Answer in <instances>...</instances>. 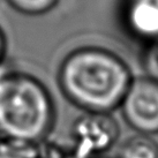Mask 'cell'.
Returning a JSON list of instances; mask_svg holds the SVG:
<instances>
[{
	"label": "cell",
	"mask_w": 158,
	"mask_h": 158,
	"mask_svg": "<svg viewBox=\"0 0 158 158\" xmlns=\"http://www.w3.org/2000/svg\"><path fill=\"white\" fill-rule=\"evenodd\" d=\"M134 76L118 54L99 46H81L60 62L58 85L82 112L112 113L119 109Z\"/></svg>",
	"instance_id": "1"
},
{
	"label": "cell",
	"mask_w": 158,
	"mask_h": 158,
	"mask_svg": "<svg viewBox=\"0 0 158 158\" xmlns=\"http://www.w3.org/2000/svg\"><path fill=\"white\" fill-rule=\"evenodd\" d=\"M54 120L52 96L42 81L0 69V137L44 142Z\"/></svg>",
	"instance_id": "2"
},
{
	"label": "cell",
	"mask_w": 158,
	"mask_h": 158,
	"mask_svg": "<svg viewBox=\"0 0 158 158\" xmlns=\"http://www.w3.org/2000/svg\"><path fill=\"white\" fill-rule=\"evenodd\" d=\"M120 133L112 113L82 112L73 123L70 144L81 158H99L118 142Z\"/></svg>",
	"instance_id": "3"
},
{
	"label": "cell",
	"mask_w": 158,
	"mask_h": 158,
	"mask_svg": "<svg viewBox=\"0 0 158 158\" xmlns=\"http://www.w3.org/2000/svg\"><path fill=\"white\" fill-rule=\"evenodd\" d=\"M119 110L135 133L158 135V82L144 75L134 76Z\"/></svg>",
	"instance_id": "4"
},
{
	"label": "cell",
	"mask_w": 158,
	"mask_h": 158,
	"mask_svg": "<svg viewBox=\"0 0 158 158\" xmlns=\"http://www.w3.org/2000/svg\"><path fill=\"white\" fill-rule=\"evenodd\" d=\"M123 20L139 40L148 44L158 40V0H125Z\"/></svg>",
	"instance_id": "5"
},
{
	"label": "cell",
	"mask_w": 158,
	"mask_h": 158,
	"mask_svg": "<svg viewBox=\"0 0 158 158\" xmlns=\"http://www.w3.org/2000/svg\"><path fill=\"white\" fill-rule=\"evenodd\" d=\"M117 158H158V141L155 136L134 133L121 142Z\"/></svg>",
	"instance_id": "6"
},
{
	"label": "cell",
	"mask_w": 158,
	"mask_h": 158,
	"mask_svg": "<svg viewBox=\"0 0 158 158\" xmlns=\"http://www.w3.org/2000/svg\"><path fill=\"white\" fill-rule=\"evenodd\" d=\"M44 142L0 137V158H45Z\"/></svg>",
	"instance_id": "7"
},
{
	"label": "cell",
	"mask_w": 158,
	"mask_h": 158,
	"mask_svg": "<svg viewBox=\"0 0 158 158\" xmlns=\"http://www.w3.org/2000/svg\"><path fill=\"white\" fill-rule=\"evenodd\" d=\"M16 12L24 15L37 16L52 10L59 0H6Z\"/></svg>",
	"instance_id": "8"
},
{
	"label": "cell",
	"mask_w": 158,
	"mask_h": 158,
	"mask_svg": "<svg viewBox=\"0 0 158 158\" xmlns=\"http://www.w3.org/2000/svg\"><path fill=\"white\" fill-rule=\"evenodd\" d=\"M141 61L143 75L158 82V40L145 44Z\"/></svg>",
	"instance_id": "9"
},
{
	"label": "cell",
	"mask_w": 158,
	"mask_h": 158,
	"mask_svg": "<svg viewBox=\"0 0 158 158\" xmlns=\"http://www.w3.org/2000/svg\"><path fill=\"white\" fill-rule=\"evenodd\" d=\"M6 52H7V40H6L5 32L0 28V67H1L2 62H4Z\"/></svg>",
	"instance_id": "10"
}]
</instances>
